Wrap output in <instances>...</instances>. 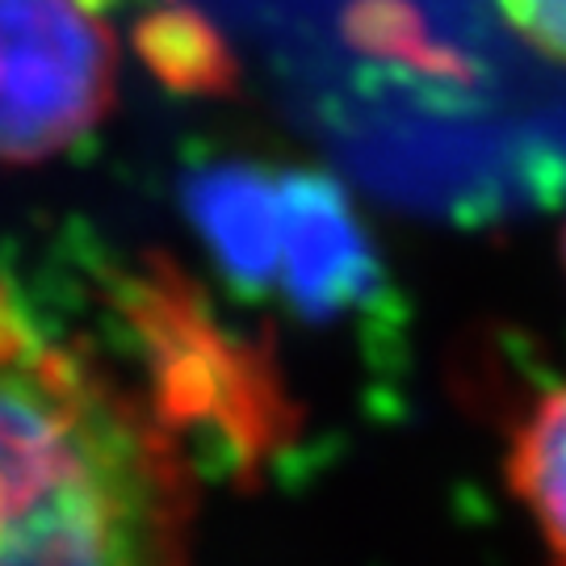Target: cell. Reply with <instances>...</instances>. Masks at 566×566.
I'll use <instances>...</instances> for the list:
<instances>
[{"label":"cell","instance_id":"3957f363","mask_svg":"<svg viewBox=\"0 0 566 566\" xmlns=\"http://www.w3.org/2000/svg\"><path fill=\"white\" fill-rule=\"evenodd\" d=\"M507 486L525 504L554 566H566V382L521 416L507 446Z\"/></svg>","mask_w":566,"mask_h":566},{"label":"cell","instance_id":"5b68a950","mask_svg":"<svg viewBox=\"0 0 566 566\" xmlns=\"http://www.w3.org/2000/svg\"><path fill=\"white\" fill-rule=\"evenodd\" d=\"M504 4H521V9H546V13H566V0H504Z\"/></svg>","mask_w":566,"mask_h":566},{"label":"cell","instance_id":"6da1fadb","mask_svg":"<svg viewBox=\"0 0 566 566\" xmlns=\"http://www.w3.org/2000/svg\"><path fill=\"white\" fill-rule=\"evenodd\" d=\"M181 441L0 285V566H189Z\"/></svg>","mask_w":566,"mask_h":566},{"label":"cell","instance_id":"277c9868","mask_svg":"<svg viewBox=\"0 0 566 566\" xmlns=\"http://www.w3.org/2000/svg\"><path fill=\"white\" fill-rule=\"evenodd\" d=\"M319 248H324V252H344L340 231H336V235H327V240L319 243ZM298 256H303V261H298V269H294V273H298V277H303V282L311 285V248H303V252H298ZM315 256H319V252H315Z\"/></svg>","mask_w":566,"mask_h":566},{"label":"cell","instance_id":"8992f818","mask_svg":"<svg viewBox=\"0 0 566 566\" xmlns=\"http://www.w3.org/2000/svg\"><path fill=\"white\" fill-rule=\"evenodd\" d=\"M88 4H93V9H105V4H109V0H88Z\"/></svg>","mask_w":566,"mask_h":566},{"label":"cell","instance_id":"52a82bcc","mask_svg":"<svg viewBox=\"0 0 566 566\" xmlns=\"http://www.w3.org/2000/svg\"><path fill=\"white\" fill-rule=\"evenodd\" d=\"M563 256H566V240H563Z\"/></svg>","mask_w":566,"mask_h":566},{"label":"cell","instance_id":"7a4b0ae2","mask_svg":"<svg viewBox=\"0 0 566 566\" xmlns=\"http://www.w3.org/2000/svg\"><path fill=\"white\" fill-rule=\"evenodd\" d=\"M118 60L88 0H0V164H42L97 130Z\"/></svg>","mask_w":566,"mask_h":566}]
</instances>
